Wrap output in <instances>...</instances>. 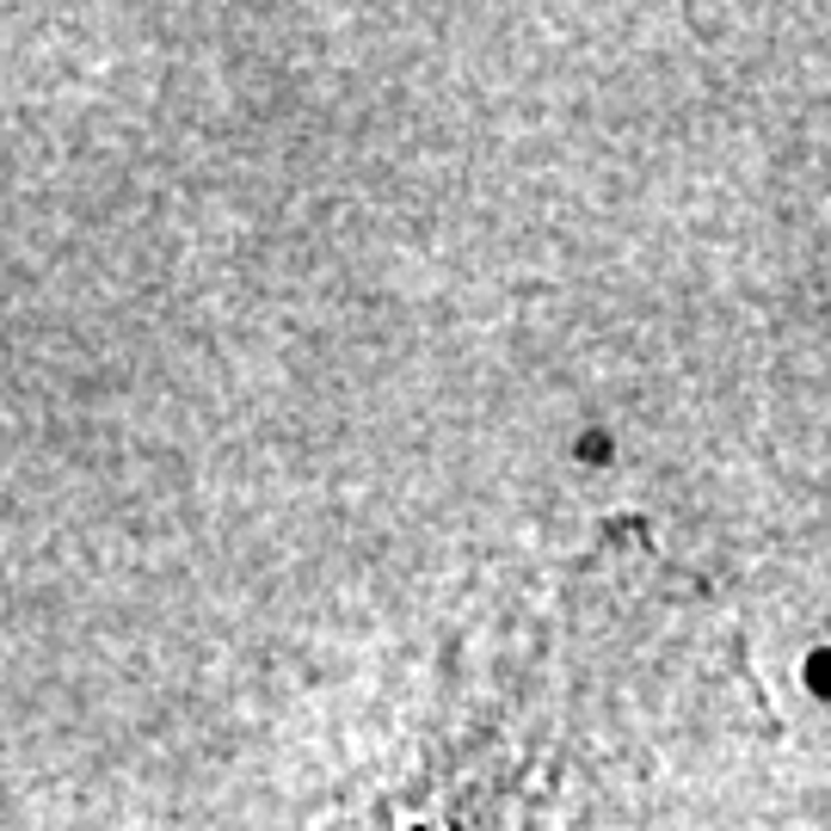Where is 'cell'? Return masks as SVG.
I'll list each match as a JSON object with an SVG mask.
<instances>
[{"instance_id": "cell-1", "label": "cell", "mask_w": 831, "mask_h": 831, "mask_svg": "<svg viewBox=\"0 0 831 831\" xmlns=\"http://www.w3.org/2000/svg\"><path fill=\"white\" fill-rule=\"evenodd\" d=\"M807 690H819V696H831V646H819V653H807Z\"/></svg>"}]
</instances>
